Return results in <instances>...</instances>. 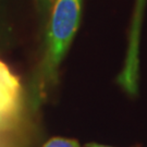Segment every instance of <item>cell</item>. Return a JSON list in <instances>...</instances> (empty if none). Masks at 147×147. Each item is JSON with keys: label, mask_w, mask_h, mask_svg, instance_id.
I'll return each instance as SVG.
<instances>
[{"label": "cell", "mask_w": 147, "mask_h": 147, "mask_svg": "<svg viewBox=\"0 0 147 147\" xmlns=\"http://www.w3.org/2000/svg\"><path fill=\"white\" fill-rule=\"evenodd\" d=\"M42 147H81V145L75 140L64 138V137H53L45 143Z\"/></svg>", "instance_id": "cell-4"}, {"label": "cell", "mask_w": 147, "mask_h": 147, "mask_svg": "<svg viewBox=\"0 0 147 147\" xmlns=\"http://www.w3.org/2000/svg\"><path fill=\"white\" fill-rule=\"evenodd\" d=\"M82 0H56L49 20L45 53L40 67L38 96L56 83L60 64L78 32Z\"/></svg>", "instance_id": "cell-1"}, {"label": "cell", "mask_w": 147, "mask_h": 147, "mask_svg": "<svg viewBox=\"0 0 147 147\" xmlns=\"http://www.w3.org/2000/svg\"><path fill=\"white\" fill-rule=\"evenodd\" d=\"M146 0H136V5L132 19L131 28L129 33V40L123 68L118 76V83L127 94L135 95L138 89L140 78V40L142 20Z\"/></svg>", "instance_id": "cell-2"}, {"label": "cell", "mask_w": 147, "mask_h": 147, "mask_svg": "<svg viewBox=\"0 0 147 147\" xmlns=\"http://www.w3.org/2000/svg\"><path fill=\"white\" fill-rule=\"evenodd\" d=\"M22 87L20 80L0 60V132L12 130L20 118Z\"/></svg>", "instance_id": "cell-3"}, {"label": "cell", "mask_w": 147, "mask_h": 147, "mask_svg": "<svg viewBox=\"0 0 147 147\" xmlns=\"http://www.w3.org/2000/svg\"><path fill=\"white\" fill-rule=\"evenodd\" d=\"M85 147H111V146H106V145H101V144H95V143H93V144H87Z\"/></svg>", "instance_id": "cell-6"}, {"label": "cell", "mask_w": 147, "mask_h": 147, "mask_svg": "<svg viewBox=\"0 0 147 147\" xmlns=\"http://www.w3.org/2000/svg\"><path fill=\"white\" fill-rule=\"evenodd\" d=\"M12 131V130H9V131H5V132H0V147H5L7 145V137L9 136V133Z\"/></svg>", "instance_id": "cell-5"}]
</instances>
